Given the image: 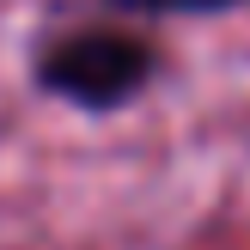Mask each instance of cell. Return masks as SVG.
<instances>
[{"mask_svg": "<svg viewBox=\"0 0 250 250\" xmlns=\"http://www.w3.org/2000/svg\"><path fill=\"white\" fill-rule=\"evenodd\" d=\"M146 73H153L146 43H134V37H122V31H85V37L61 43L55 55L43 61V85L61 92V98H73V104H85V110L128 104L146 85Z\"/></svg>", "mask_w": 250, "mask_h": 250, "instance_id": "cell-1", "label": "cell"}, {"mask_svg": "<svg viewBox=\"0 0 250 250\" xmlns=\"http://www.w3.org/2000/svg\"><path fill=\"white\" fill-rule=\"evenodd\" d=\"M134 12H220V6H238V0H122Z\"/></svg>", "mask_w": 250, "mask_h": 250, "instance_id": "cell-2", "label": "cell"}]
</instances>
